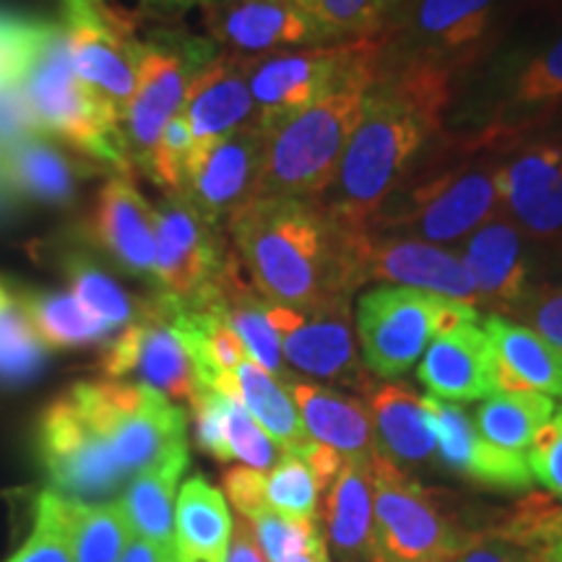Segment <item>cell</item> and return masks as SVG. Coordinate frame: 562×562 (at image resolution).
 I'll use <instances>...</instances> for the list:
<instances>
[{
	"instance_id": "cell-1",
	"label": "cell",
	"mask_w": 562,
	"mask_h": 562,
	"mask_svg": "<svg viewBox=\"0 0 562 562\" xmlns=\"http://www.w3.org/2000/svg\"><path fill=\"white\" fill-rule=\"evenodd\" d=\"M451 102L453 81L435 70L378 74L331 188L318 199L323 209L344 227H368L442 133Z\"/></svg>"
},
{
	"instance_id": "cell-2",
	"label": "cell",
	"mask_w": 562,
	"mask_h": 562,
	"mask_svg": "<svg viewBox=\"0 0 562 562\" xmlns=\"http://www.w3.org/2000/svg\"><path fill=\"white\" fill-rule=\"evenodd\" d=\"M227 232L252 290L273 305L323 311L351 302V237L321 201L261 195L229 216Z\"/></svg>"
},
{
	"instance_id": "cell-3",
	"label": "cell",
	"mask_w": 562,
	"mask_h": 562,
	"mask_svg": "<svg viewBox=\"0 0 562 562\" xmlns=\"http://www.w3.org/2000/svg\"><path fill=\"white\" fill-rule=\"evenodd\" d=\"M503 144L495 131L438 133L364 229L425 243L467 240L503 211Z\"/></svg>"
},
{
	"instance_id": "cell-4",
	"label": "cell",
	"mask_w": 562,
	"mask_h": 562,
	"mask_svg": "<svg viewBox=\"0 0 562 562\" xmlns=\"http://www.w3.org/2000/svg\"><path fill=\"white\" fill-rule=\"evenodd\" d=\"M526 0H398L378 34V74L435 70L461 81L510 34Z\"/></svg>"
},
{
	"instance_id": "cell-5",
	"label": "cell",
	"mask_w": 562,
	"mask_h": 562,
	"mask_svg": "<svg viewBox=\"0 0 562 562\" xmlns=\"http://www.w3.org/2000/svg\"><path fill=\"white\" fill-rule=\"evenodd\" d=\"M453 123L463 131L524 136L562 110V32L505 42L453 87ZM448 110V112H451Z\"/></svg>"
},
{
	"instance_id": "cell-6",
	"label": "cell",
	"mask_w": 562,
	"mask_h": 562,
	"mask_svg": "<svg viewBox=\"0 0 562 562\" xmlns=\"http://www.w3.org/2000/svg\"><path fill=\"white\" fill-rule=\"evenodd\" d=\"M24 100L40 133L60 136L68 146L117 175H131L123 117L76 76L63 26H55L45 50L21 81Z\"/></svg>"
},
{
	"instance_id": "cell-7",
	"label": "cell",
	"mask_w": 562,
	"mask_h": 562,
	"mask_svg": "<svg viewBox=\"0 0 562 562\" xmlns=\"http://www.w3.org/2000/svg\"><path fill=\"white\" fill-rule=\"evenodd\" d=\"M256 125L269 133L315 102L349 87H372L378 37L279 50L245 58Z\"/></svg>"
},
{
	"instance_id": "cell-8",
	"label": "cell",
	"mask_w": 562,
	"mask_h": 562,
	"mask_svg": "<svg viewBox=\"0 0 562 562\" xmlns=\"http://www.w3.org/2000/svg\"><path fill=\"white\" fill-rule=\"evenodd\" d=\"M370 87H349L266 133L261 195L318 201L331 188Z\"/></svg>"
},
{
	"instance_id": "cell-9",
	"label": "cell",
	"mask_w": 562,
	"mask_h": 562,
	"mask_svg": "<svg viewBox=\"0 0 562 562\" xmlns=\"http://www.w3.org/2000/svg\"><path fill=\"white\" fill-rule=\"evenodd\" d=\"M89 427L108 442L125 480L188 453V419L180 406L138 383L83 381L68 391Z\"/></svg>"
},
{
	"instance_id": "cell-10",
	"label": "cell",
	"mask_w": 562,
	"mask_h": 562,
	"mask_svg": "<svg viewBox=\"0 0 562 562\" xmlns=\"http://www.w3.org/2000/svg\"><path fill=\"white\" fill-rule=\"evenodd\" d=\"M463 321H480V313L440 294L406 286L368 290L357 300L355 315L364 368L385 381L402 378L417 364L435 336Z\"/></svg>"
},
{
	"instance_id": "cell-11",
	"label": "cell",
	"mask_w": 562,
	"mask_h": 562,
	"mask_svg": "<svg viewBox=\"0 0 562 562\" xmlns=\"http://www.w3.org/2000/svg\"><path fill=\"white\" fill-rule=\"evenodd\" d=\"M222 50L211 40L159 30L140 42L138 81L123 115V138L131 165L149 170L154 146L165 125L186 102L188 83Z\"/></svg>"
},
{
	"instance_id": "cell-12",
	"label": "cell",
	"mask_w": 562,
	"mask_h": 562,
	"mask_svg": "<svg viewBox=\"0 0 562 562\" xmlns=\"http://www.w3.org/2000/svg\"><path fill=\"white\" fill-rule=\"evenodd\" d=\"M154 284L182 307H209L235 252L224 243L220 224H211L186 195L167 193L157 209Z\"/></svg>"
},
{
	"instance_id": "cell-13",
	"label": "cell",
	"mask_w": 562,
	"mask_h": 562,
	"mask_svg": "<svg viewBox=\"0 0 562 562\" xmlns=\"http://www.w3.org/2000/svg\"><path fill=\"white\" fill-rule=\"evenodd\" d=\"M372 469V529L375 552L398 562L451 560L467 533L440 510L432 492L375 451Z\"/></svg>"
},
{
	"instance_id": "cell-14",
	"label": "cell",
	"mask_w": 562,
	"mask_h": 562,
	"mask_svg": "<svg viewBox=\"0 0 562 562\" xmlns=\"http://www.w3.org/2000/svg\"><path fill=\"white\" fill-rule=\"evenodd\" d=\"M100 368L108 381L136 378L138 385L188 404L203 389L191 351L175 326V302L159 292L140 302L131 326L104 349Z\"/></svg>"
},
{
	"instance_id": "cell-15",
	"label": "cell",
	"mask_w": 562,
	"mask_h": 562,
	"mask_svg": "<svg viewBox=\"0 0 562 562\" xmlns=\"http://www.w3.org/2000/svg\"><path fill=\"white\" fill-rule=\"evenodd\" d=\"M503 211L550 258L552 269L562 266V140L505 138Z\"/></svg>"
},
{
	"instance_id": "cell-16",
	"label": "cell",
	"mask_w": 562,
	"mask_h": 562,
	"mask_svg": "<svg viewBox=\"0 0 562 562\" xmlns=\"http://www.w3.org/2000/svg\"><path fill=\"white\" fill-rule=\"evenodd\" d=\"M40 456L53 492L76 503H112L128 480L108 442L89 427L70 396L47 406L40 419Z\"/></svg>"
},
{
	"instance_id": "cell-17",
	"label": "cell",
	"mask_w": 562,
	"mask_h": 562,
	"mask_svg": "<svg viewBox=\"0 0 562 562\" xmlns=\"http://www.w3.org/2000/svg\"><path fill=\"white\" fill-rule=\"evenodd\" d=\"M351 273L357 290L372 281H385L406 290L440 294L474 311L480 307V294L459 252L414 237L357 229L351 237Z\"/></svg>"
},
{
	"instance_id": "cell-18",
	"label": "cell",
	"mask_w": 562,
	"mask_h": 562,
	"mask_svg": "<svg viewBox=\"0 0 562 562\" xmlns=\"http://www.w3.org/2000/svg\"><path fill=\"white\" fill-rule=\"evenodd\" d=\"M63 32L76 76L123 117L136 91L140 63V40L131 21L104 0L74 3L66 5Z\"/></svg>"
},
{
	"instance_id": "cell-19",
	"label": "cell",
	"mask_w": 562,
	"mask_h": 562,
	"mask_svg": "<svg viewBox=\"0 0 562 562\" xmlns=\"http://www.w3.org/2000/svg\"><path fill=\"white\" fill-rule=\"evenodd\" d=\"M461 261L467 266L480 307L492 315H508L547 279L552 263L505 211L467 237Z\"/></svg>"
},
{
	"instance_id": "cell-20",
	"label": "cell",
	"mask_w": 562,
	"mask_h": 562,
	"mask_svg": "<svg viewBox=\"0 0 562 562\" xmlns=\"http://www.w3.org/2000/svg\"><path fill=\"white\" fill-rule=\"evenodd\" d=\"M269 318L279 331L281 357L300 375L355 391H372L370 375L357 357L349 302L311 313L269 302Z\"/></svg>"
},
{
	"instance_id": "cell-21",
	"label": "cell",
	"mask_w": 562,
	"mask_h": 562,
	"mask_svg": "<svg viewBox=\"0 0 562 562\" xmlns=\"http://www.w3.org/2000/svg\"><path fill=\"white\" fill-rule=\"evenodd\" d=\"M263 149L266 133L256 123L211 144H195L180 195H186L211 224L224 227L232 214L258 199Z\"/></svg>"
},
{
	"instance_id": "cell-22",
	"label": "cell",
	"mask_w": 562,
	"mask_h": 562,
	"mask_svg": "<svg viewBox=\"0 0 562 562\" xmlns=\"http://www.w3.org/2000/svg\"><path fill=\"white\" fill-rule=\"evenodd\" d=\"M201 11L209 40L237 58L331 45L313 13L294 0H214Z\"/></svg>"
},
{
	"instance_id": "cell-23",
	"label": "cell",
	"mask_w": 562,
	"mask_h": 562,
	"mask_svg": "<svg viewBox=\"0 0 562 562\" xmlns=\"http://www.w3.org/2000/svg\"><path fill=\"white\" fill-rule=\"evenodd\" d=\"M425 406L435 425L440 467L476 487L503 492H526L533 487L526 456L503 451L484 440L467 409L435 396H427Z\"/></svg>"
},
{
	"instance_id": "cell-24",
	"label": "cell",
	"mask_w": 562,
	"mask_h": 562,
	"mask_svg": "<svg viewBox=\"0 0 562 562\" xmlns=\"http://www.w3.org/2000/svg\"><path fill=\"white\" fill-rule=\"evenodd\" d=\"M87 237L128 273L154 277L157 211L125 175L110 178L97 193L87 216Z\"/></svg>"
},
{
	"instance_id": "cell-25",
	"label": "cell",
	"mask_w": 562,
	"mask_h": 562,
	"mask_svg": "<svg viewBox=\"0 0 562 562\" xmlns=\"http://www.w3.org/2000/svg\"><path fill=\"white\" fill-rule=\"evenodd\" d=\"M419 383L440 402H482L497 391L495 349L480 321L435 336L417 368Z\"/></svg>"
},
{
	"instance_id": "cell-26",
	"label": "cell",
	"mask_w": 562,
	"mask_h": 562,
	"mask_svg": "<svg viewBox=\"0 0 562 562\" xmlns=\"http://www.w3.org/2000/svg\"><path fill=\"white\" fill-rule=\"evenodd\" d=\"M180 115L191 125L195 144H211L256 123L245 58L220 53L203 66L188 83Z\"/></svg>"
},
{
	"instance_id": "cell-27",
	"label": "cell",
	"mask_w": 562,
	"mask_h": 562,
	"mask_svg": "<svg viewBox=\"0 0 562 562\" xmlns=\"http://www.w3.org/2000/svg\"><path fill=\"white\" fill-rule=\"evenodd\" d=\"M375 435V451L402 472L432 467L438 461V438L425 398L409 385H378L368 404Z\"/></svg>"
},
{
	"instance_id": "cell-28",
	"label": "cell",
	"mask_w": 562,
	"mask_h": 562,
	"mask_svg": "<svg viewBox=\"0 0 562 562\" xmlns=\"http://www.w3.org/2000/svg\"><path fill=\"white\" fill-rule=\"evenodd\" d=\"M284 385L311 440L328 446L344 461H372L375 435H372L368 406L360 398L344 396L321 383L294 381V378Z\"/></svg>"
},
{
	"instance_id": "cell-29",
	"label": "cell",
	"mask_w": 562,
	"mask_h": 562,
	"mask_svg": "<svg viewBox=\"0 0 562 562\" xmlns=\"http://www.w3.org/2000/svg\"><path fill=\"white\" fill-rule=\"evenodd\" d=\"M497 362V391H533L562 398V349L524 323L487 315L484 318Z\"/></svg>"
},
{
	"instance_id": "cell-30",
	"label": "cell",
	"mask_w": 562,
	"mask_h": 562,
	"mask_svg": "<svg viewBox=\"0 0 562 562\" xmlns=\"http://www.w3.org/2000/svg\"><path fill=\"white\" fill-rule=\"evenodd\" d=\"M83 167L45 136H32L0 151V191L24 201L63 206L76 195Z\"/></svg>"
},
{
	"instance_id": "cell-31",
	"label": "cell",
	"mask_w": 562,
	"mask_h": 562,
	"mask_svg": "<svg viewBox=\"0 0 562 562\" xmlns=\"http://www.w3.org/2000/svg\"><path fill=\"white\" fill-rule=\"evenodd\" d=\"M326 539L341 562L375 560L370 461H344L341 472L328 487Z\"/></svg>"
},
{
	"instance_id": "cell-32",
	"label": "cell",
	"mask_w": 562,
	"mask_h": 562,
	"mask_svg": "<svg viewBox=\"0 0 562 562\" xmlns=\"http://www.w3.org/2000/svg\"><path fill=\"white\" fill-rule=\"evenodd\" d=\"M227 501L203 476L182 484L175 505V552L180 562H222L232 537Z\"/></svg>"
},
{
	"instance_id": "cell-33",
	"label": "cell",
	"mask_w": 562,
	"mask_h": 562,
	"mask_svg": "<svg viewBox=\"0 0 562 562\" xmlns=\"http://www.w3.org/2000/svg\"><path fill=\"white\" fill-rule=\"evenodd\" d=\"M188 461H191L188 453L175 456L128 482L117 503L128 518L133 537L175 552V487L188 469Z\"/></svg>"
},
{
	"instance_id": "cell-34",
	"label": "cell",
	"mask_w": 562,
	"mask_h": 562,
	"mask_svg": "<svg viewBox=\"0 0 562 562\" xmlns=\"http://www.w3.org/2000/svg\"><path fill=\"white\" fill-rule=\"evenodd\" d=\"M235 398L284 453H297L302 446L311 442V435L305 432L286 385L279 378L269 375L250 357L235 370Z\"/></svg>"
},
{
	"instance_id": "cell-35",
	"label": "cell",
	"mask_w": 562,
	"mask_h": 562,
	"mask_svg": "<svg viewBox=\"0 0 562 562\" xmlns=\"http://www.w3.org/2000/svg\"><path fill=\"white\" fill-rule=\"evenodd\" d=\"M552 412L554 402L544 393L495 391L476 406L474 425L492 446L526 456Z\"/></svg>"
},
{
	"instance_id": "cell-36",
	"label": "cell",
	"mask_w": 562,
	"mask_h": 562,
	"mask_svg": "<svg viewBox=\"0 0 562 562\" xmlns=\"http://www.w3.org/2000/svg\"><path fill=\"white\" fill-rule=\"evenodd\" d=\"M60 521L74 562H117L133 539L121 503H76L60 495Z\"/></svg>"
},
{
	"instance_id": "cell-37",
	"label": "cell",
	"mask_w": 562,
	"mask_h": 562,
	"mask_svg": "<svg viewBox=\"0 0 562 562\" xmlns=\"http://www.w3.org/2000/svg\"><path fill=\"white\" fill-rule=\"evenodd\" d=\"M19 300L30 315L34 334L47 349H83L108 341L112 328L91 315L68 292H21Z\"/></svg>"
},
{
	"instance_id": "cell-38",
	"label": "cell",
	"mask_w": 562,
	"mask_h": 562,
	"mask_svg": "<svg viewBox=\"0 0 562 562\" xmlns=\"http://www.w3.org/2000/svg\"><path fill=\"white\" fill-rule=\"evenodd\" d=\"M47 347L34 334L19 286L0 284V383H24L45 364Z\"/></svg>"
},
{
	"instance_id": "cell-39",
	"label": "cell",
	"mask_w": 562,
	"mask_h": 562,
	"mask_svg": "<svg viewBox=\"0 0 562 562\" xmlns=\"http://www.w3.org/2000/svg\"><path fill=\"white\" fill-rule=\"evenodd\" d=\"M63 269H66L70 294L91 315L108 323L112 331L131 326L133 318L138 315L140 302L133 300L108 271L100 269L89 256H81V252H70V256L63 258Z\"/></svg>"
},
{
	"instance_id": "cell-40",
	"label": "cell",
	"mask_w": 562,
	"mask_h": 562,
	"mask_svg": "<svg viewBox=\"0 0 562 562\" xmlns=\"http://www.w3.org/2000/svg\"><path fill=\"white\" fill-rule=\"evenodd\" d=\"M398 0H307L328 42L378 37Z\"/></svg>"
},
{
	"instance_id": "cell-41",
	"label": "cell",
	"mask_w": 562,
	"mask_h": 562,
	"mask_svg": "<svg viewBox=\"0 0 562 562\" xmlns=\"http://www.w3.org/2000/svg\"><path fill=\"white\" fill-rule=\"evenodd\" d=\"M497 533L521 547L531 562H562V508L542 497L526 501Z\"/></svg>"
},
{
	"instance_id": "cell-42",
	"label": "cell",
	"mask_w": 562,
	"mask_h": 562,
	"mask_svg": "<svg viewBox=\"0 0 562 562\" xmlns=\"http://www.w3.org/2000/svg\"><path fill=\"white\" fill-rule=\"evenodd\" d=\"M263 495L269 508L284 513V516L315 521L321 484L300 456L284 453L277 467L266 474Z\"/></svg>"
},
{
	"instance_id": "cell-43",
	"label": "cell",
	"mask_w": 562,
	"mask_h": 562,
	"mask_svg": "<svg viewBox=\"0 0 562 562\" xmlns=\"http://www.w3.org/2000/svg\"><path fill=\"white\" fill-rule=\"evenodd\" d=\"M53 30V24L0 16V89L16 87L30 76Z\"/></svg>"
},
{
	"instance_id": "cell-44",
	"label": "cell",
	"mask_w": 562,
	"mask_h": 562,
	"mask_svg": "<svg viewBox=\"0 0 562 562\" xmlns=\"http://www.w3.org/2000/svg\"><path fill=\"white\" fill-rule=\"evenodd\" d=\"M224 438H227L229 459L243 461L245 467L258 469V472H271L284 456L269 438V432L232 396H224Z\"/></svg>"
},
{
	"instance_id": "cell-45",
	"label": "cell",
	"mask_w": 562,
	"mask_h": 562,
	"mask_svg": "<svg viewBox=\"0 0 562 562\" xmlns=\"http://www.w3.org/2000/svg\"><path fill=\"white\" fill-rule=\"evenodd\" d=\"M245 521L250 524L252 533H256V542L261 547V552L266 554V560L269 562L290 560L292 554L305 550V547L321 533L318 521H305V518L284 516V513L273 510L269 505L261 510L250 513Z\"/></svg>"
},
{
	"instance_id": "cell-46",
	"label": "cell",
	"mask_w": 562,
	"mask_h": 562,
	"mask_svg": "<svg viewBox=\"0 0 562 562\" xmlns=\"http://www.w3.org/2000/svg\"><path fill=\"white\" fill-rule=\"evenodd\" d=\"M193 151L195 138L191 133V125H188L186 117L178 112V115L165 125V131H161L146 175H149L159 188H165L167 193H182Z\"/></svg>"
},
{
	"instance_id": "cell-47",
	"label": "cell",
	"mask_w": 562,
	"mask_h": 562,
	"mask_svg": "<svg viewBox=\"0 0 562 562\" xmlns=\"http://www.w3.org/2000/svg\"><path fill=\"white\" fill-rule=\"evenodd\" d=\"M9 562H74L70 554L66 529L60 521V495L45 490L37 497V516H34V529L16 554Z\"/></svg>"
},
{
	"instance_id": "cell-48",
	"label": "cell",
	"mask_w": 562,
	"mask_h": 562,
	"mask_svg": "<svg viewBox=\"0 0 562 562\" xmlns=\"http://www.w3.org/2000/svg\"><path fill=\"white\" fill-rule=\"evenodd\" d=\"M508 318L524 323L531 331H537L562 349V266L547 273L542 284Z\"/></svg>"
},
{
	"instance_id": "cell-49",
	"label": "cell",
	"mask_w": 562,
	"mask_h": 562,
	"mask_svg": "<svg viewBox=\"0 0 562 562\" xmlns=\"http://www.w3.org/2000/svg\"><path fill=\"white\" fill-rule=\"evenodd\" d=\"M526 461H529L533 482L562 501V404L554 406L550 422L533 438L531 448L526 451Z\"/></svg>"
},
{
	"instance_id": "cell-50",
	"label": "cell",
	"mask_w": 562,
	"mask_h": 562,
	"mask_svg": "<svg viewBox=\"0 0 562 562\" xmlns=\"http://www.w3.org/2000/svg\"><path fill=\"white\" fill-rule=\"evenodd\" d=\"M195 442L216 461H232L224 438V393L201 389L191 398Z\"/></svg>"
},
{
	"instance_id": "cell-51",
	"label": "cell",
	"mask_w": 562,
	"mask_h": 562,
	"mask_svg": "<svg viewBox=\"0 0 562 562\" xmlns=\"http://www.w3.org/2000/svg\"><path fill=\"white\" fill-rule=\"evenodd\" d=\"M40 136L37 125L32 121L30 104L24 100L21 83L0 89V151L11 149L21 140Z\"/></svg>"
},
{
	"instance_id": "cell-52",
	"label": "cell",
	"mask_w": 562,
	"mask_h": 562,
	"mask_svg": "<svg viewBox=\"0 0 562 562\" xmlns=\"http://www.w3.org/2000/svg\"><path fill=\"white\" fill-rule=\"evenodd\" d=\"M451 562H531L521 547L508 542L497 531L474 533L463 537L459 552L453 554Z\"/></svg>"
},
{
	"instance_id": "cell-53",
	"label": "cell",
	"mask_w": 562,
	"mask_h": 562,
	"mask_svg": "<svg viewBox=\"0 0 562 562\" xmlns=\"http://www.w3.org/2000/svg\"><path fill=\"white\" fill-rule=\"evenodd\" d=\"M263 480L266 472L250 467H235L224 474V490L227 497L240 510L243 518H248L250 513L266 508V495H263Z\"/></svg>"
},
{
	"instance_id": "cell-54",
	"label": "cell",
	"mask_w": 562,
	"mask_h": 562,
	"mask_svg": "<svg viewBox=\"0 0 562 562\" xmlns=\"http://www.w3.org/2000/svg\"><path fill=\"white\" fill-rule=\"evenodd\" d=\"M222 562H269L261 552V547H258L256 533H252L250 524L245 521V518H237L235 526H232V537Z\"/></svg>"
},
{
	"instance_id": "cell-55",
	"label": "cell",
	"mask_w": 562,
	"mask_h": 562,
	"mask_svg": "<svg viewBox=\"0 0 562 562\" xmlns=\"http://www.w3.org/2000/svg\"><path fill=\"white\" fill-rule=\"evenodd\" d=\"M214 0H140V13L154 19H178L191 9H206Z\"/></svg>"
},
{
	"instance_id": "cell-56",
	"label": "cell",
	"mask_w": 562,
	"mask_h": 562,
	"mask_svg": "<svg viewBox=\"0 0 562 562\" xmlns=\"http://www.w3.org/2000/svg\"><path fill=\"white\" fill-rule=\"evenodd\" d=\"M117 562H178V554L161 550V547L146 542V539L133 537Z\"/></svg>"
},
{
	"instance_id": "cell-57",
	"label": "cell",
	"mask_w": 562,
	"mask_h": 562,
	"mask_svg": "<svg viewBox=\"0 0 562 562\" xmlns=\"http://www.w3.org/2000/svg\"><path fill=\"white\" fill-rule=\"evenodd\" d=\"M284 562H331V560H328V547H326V537H323V531L313 539L311 544L305 547V550L292 554V558L284 560Z\"/></svg>"
},
{
	"instance_id": "cell-58",
	"label": "cell",
	"mask_w": 562,
	"mask_h": 562,
	"mask_svg": "<svg viewBox=\"0 0 562 562\" xmlns=\"http://www.w3.org/2000/svg\"><path fill=\"white\" fill-rule=\"evenodd\" d=\"M524 136H544V138L562 140V110H558V112H554V115L547 117L544 123H539L537 128H531L529 133H524Z\"/></svg>"
},
{
	"instance_id": "cell-59",
	"label": "cell",
	"mask_w": 562,
	"mask_h": 562,
	"mask_svg": "<svg viewBox=\"0 0 562 562\" xmlns=\"http://www.w3.org/2000/svg\"><path fill=\"white\" fill-rule=\"evenodd\" d=\"M66 5H74V3H100V0H63Z\"/></svg>"
},
{
	"instance_id": "cell-60",
	"label": "cell",
	"mask_w": 562,
	"mask_h": 562,
	"mask_svg": "<svg viewBox=\"0 0 562 562\" xmlns=\"http://www.w3.org/2000/svg\"><path fill=\"white\" fill-rule=\"evenodd\" d=\"M372 562H398V560H385V558H381V554H375V560ZM438 562H451V560H438Z\"/></svg>"
},
{
	"instance_id": "cell-61",
	"label": "cell",
	"mask_w": 562,
	"mask_h": 562,
	"mask_svg": "<svg viewBox=\"0 0 562 562\" xmlns=\"http://www.w3.org/2000/svg\"><path fill=\"white\" fill-rule=\"evenodd\" d=\"M526 3H552V0H526Z\"/></svg>"
},
{
	"instance_id": "cell-62",
	"label": "cell",
	"mask_w": 562,
	"mask_h": 562,
	"mask_svg": "<svg viewBox=\"0 0 562 562\" xmlns=\"http://www.w3.org/2000/svg\"><path fill=\"white\" fill-rule=\"evenodd\" d=\"M294 3H300V5H305V9H307V0H294ZM307 11H311V9H307Z\"/></svg>"
},
{
	"instance_id": "cell-63",
	"label": "cell",
	"mask_w": 562,
	"mask_h": 562,
	"mask_svg": "<svg viewBox=\"0 0 562 562\" xmlns=\"http://www.w3.org/2000/svg\"><path fill=\"white\" fill-rule=\"evenodd\" d=\"M0 284H3V279H0Z\"/></svg>"
},
{
	"instance_id": "cell-64",
	"label": "cell",
	"mask_w": 562,
	"mask_h": 562,
	"mask_svg": "<svg viewBox=\"0 0 562 562\" xmlns=\"http://www.w3.org/2000/svg\"><path fill=\"white\" fill-rule=\"evenodd\" d=\"M178 562H180V560H178Z\"/></svg>"
}]
</instances>
